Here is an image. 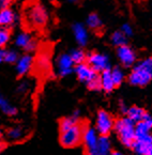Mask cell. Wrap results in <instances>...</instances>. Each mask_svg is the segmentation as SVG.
Returning <instances> with one entry per match:
<instances>
[{"mask_svg": "<svg viewBox=\"0 0 152 155\" xmlns=\"http://www.w3.org/2000/svg\"><path fill=\"white\" fill-rule=\"evenodd\" d=\"M24 21L28 27L42 28L47 23V13L45 8L39 2L32 1L24 10Z\"/></svg>", "mask_w": 152, "mask_h": 155, "instance_id": "1", "label": "cell"}, {"mask_svg": "<svg viewBox=\"0 0 152 155\" xmlns=\"http://www.w3.org/2000/svg\"><path fill=\"white\" fill-rule=\"evenodd\" d=\"M113 132L117 138L125 148H131L135 141V123L127 117H122L115 121Z\"/></svg>", "mask_w": 152, "mask_h": 155, "instance_id": "2", "label": "cell"}, {"mask_svg": "<svg viewBox=\"0 0 152 155\" xmlns=\"http://www.w3.org/2000/svg\"><path fill=\"white\" fill-rule=\"evenodd\" d=\"M152 80V57L140 61L134 66L129 76V82L136 87H145Z\"/></svg>", "mask_w": 152, "mask_h": 155, "instance_id": "3", "label": "cell"}, {"mask_svg": "<svg viewBox=\"0 0 152 155\" xmlns=\"http://www.w3.org/2000/svg\"><path fill=\"white\" fill-rule=\"evenodd\" d=\"M86 126L82 122H77L74 125H72L70 128L60 132L59 141L62 147L68 149H72L75 147H78L83 142V137Z\"/></svg>", "mask_w": 152, "mask_h": 155, "instance_id": "4", "label": "cell"}, {"mask_svg": "<svg viewBox=\"0 0 152 155\" xmlns=\"http://www.w3.org/2000/svg\"><path fill=\"white\" fill-rule=\"evenodd\" d=\"M115 119L108 111L104 109L99 110L96 120V130L99 136H108L113 130Z\"/></svg>", "mask_w": 152, "mask_h": 155, "instance_id": "5", "label": "cell"}, {"mask_svg": "<svg viewBox=\"0 0 152 155\" xmlns=\"http://www.w3.org/2000/svg\"><path fill=\"white\" fill-rule=\"evenodd\" d=\"M87 63L91 66L93 71L99 73V72H104L109 70V60L108 57L103 54L92 53L87 57Z\"/></svg>", "mask_w": 152, "mask_h": 155, "instance_id": "6", "label": "cell"}, {"mask_svg": "<svg viewBox=\"0 0 152 155\" xmlns=\"http://www.w3.org/2000/svg\"><path fill=\"white\" fill-rule=\"evenodd\" d=\"M99 134L96 133V128L91 126H86L84 132V137H83V142L85 144L86 151H93L96 150L99 142Z\"/></svg>", "mask_w": 152, "mask_h": 155, "instance_id": "7", "label": "cell"}, {"mask_svg": "<svg viewBox=\"0 0 152 155\" xmlns=\"http://www.w3.org/2000/svg\"><path fill=\"white\" fill-rule=\"evenodd\" d=\"M73 66H74V62H73L72 58H71L70 54H62L58 60H57V68H58V73L62 77L70 75L73 72Z\"/></svg>", "mask_w": 152, "mask_h": 155, "instance_id": "8", "label": "cell"}, {"mask_svg": "<svg viewBox=\"0 0 152 155\" xmlns=\"http://www.w3.org/2000/svg\"><path fill=\"white\" fill-rule=\"evenodd\" d=\"M75 73H76V76L80 81L86 82V84H88L90 80H92L93 78H96L98 76V73L93 71L88 63H80L76 65Z\"/></svg>", "mask_w": 152, "mask_h": 155, "instance_id": "9", "label": "cell"}, {"mask_svg": "<svg viewBox=\"0 0 152 155\" xmlns=\"http://www.w3.org/2000/svg\"><path fill=\"white\" fill-rule=\"evenodd\" d=\"M117 55H118V58L121 61V63L124 66H132L135 63V60H136L134 50L127 45H123L118 47Z\"/></svg>", "mask_w": 152, "mask_h": 155, "instance_id": "10", "label": "cell"}, {"mask_svg": "<svg viewBox=\"0 0 152 155\" xmlns=\"http://www.w3.org/2000/svg\"><path fill=\"white\" fill-rule=\"evenodd\" d=\"M152 144V135L147 136L145 138H140V139H135L134 143L132 146V149L134 151L136 155H146L147 150L149 147Z\"/></svg>", "mask_w": 152, "mask_h": 155, "instance_id": "11", "label": "cell"}, {"mask_svg": "<svg viewBox=\"0 0 152 155\" xmlns=\"http://www.w3.org/2000/svg\"><path fill=\"white\" fill-rule=\"evenodd\" d=\"M33 60L32 57L29 55H25L22 58L17 60V64H16V72L19 76H23L27 74L28 72L31 70Z\"/></svg>", "mask_w": 152, "mask_h": 155, "instance_id": "12", "label": "cell"}, {"mask_svg": "<svg viewBox=\"0 0 152 155\" xmlns=\"http://www.w3.org/2000/svg\"><path fill=\"white\" fill-rule=\"evenodd\" d=\"M16 45L18 47L24 48L27 51H30V50H33L34 47H35V42L32 40V38L30 37L29 34L24 32V33H21L16 39Z\"/></svg>", "mask_w": 152, "mask_h": 155, "instance_id": "13", "label": "cell"}, {"mask_svg": "<svg viewBox=\"0 0 152 155\" xmlns=\"http://www.w3.org/2000/svg\"><path fill=\"white\" fill-rule=\"evenodd\" d=\"M100 80H101V87H102V89L105 92H111L116 88V86L113 84V78H111L110 68L102 72V74L100 75Z\"/></svg>", "mask_w": 152, "mask_h": 155, "instance_id": "14", "label": "cell"}, {"mask_svg": "<svg viewBox=\"0 0 152 155\" xmlns=\"http://www.w3.org/2000/svg\"><path fill=\"white\" fill-rule=\"evenodd\" d=\"M147 111H146L144 108L141 107H138V106H132L127 109V117L133 121L135 124L140 122L141 120L144 119V117L146 116Z\"/></svg>", "mask_w": 152, "mask_h": 155, "instance_id": "15", "label": "cell"}, {"mask_svg": "<svg viewBox=\"0 0 152 155\" xmlns=\"http://www.w3.org/2000/svg\"><path fill=\"white\" fill-rule=\"evenodd\" d=\"M15 19L14 12L9 8H1L0 9V27H8L12 25Z\"/></svg>", "mask_w": 152, "mask_h": 155, "instance_id": "16", "label": "cell"}, {"mask_svg": "<svg viewBox=\"0 0 152 155\" xmlns=\"http://www.w3.org/2000/svg\"><path fill=\"white\" fill-rule=\"evenodd\" d=\"M96 151L100 155H110L111 154V142L108 136H100L99 137L98 148Z\"/></svg>", "mask_w": 152, "mask_h": 155, "instance_id": "17", "label": "cell"}, {"mask_svg": "<svg viewBox=\"0 0 152 155\" xmlns=\"http://www.w3.org/2000/svg\"><path fill=\"white\" fill-rule=\"evenodd\" d=\"M73 31H74L75 39H76L77 43L82 46L86 45L87 41H88V33H87L84 26L80 25V24H76L73 27Z\"/></svg>", "mask_w": 152, "mask_h": 155, "instance_id": "18", "label": "cell"}, {"mask_svg": "<svg viewBox=\"0 0 152 155\" xmlns=\"http://www.w3.org/2000/svg\"><path fill=\"white\" fill-rule=\"evenodd\" d=\"M0 110L7 116H15L17 114V109L12 106L5 97L0 95Z\"/></svg>", "mask_w": 152, "mask_h": 155, "instance_id": "19", "label": "cell"}, {"mask_svg": "<svg viewBox=\"0 0 152 155\" xmlns=\"http://www.w3.org/2000/svg\"><path fill=\"white\" fill-rule=\"evenodd\" d=\"M110 73L115 86L116 87L120 86L123 82V80H124V73L122 72V70L120 68H113V70H110Z\"/></svg>", "mask_w": 152, "mask_h": 155, "instance_id": "20", "label": "cell"}, {"mask_svg": "<svg viewBox=\"0 0 152 155\" xmlns=\"http://www.w3.org/2000/svg\"><path fill=\"white\" fill-rule=\"evenodd\" d=\"M70 56H71V58H72L74 64H76V65H78V64H80V63H85V61L87 60L86 54L80 49L73 50L72 53L70 54Z\"/></svg>", "mask_w": 152, "mask_h": 155, "instance_id": "21", "label": "cell"}, {"mask_svg": "<svg viewBox=\"0 0 152 155\" xmlns=\"http://www.w3.org/2000/svg\"><path fill=\"white\" fill-rule=\"evenodd\" d=\"M111 42L118 47L127 45V37L122 31H116L111 35Z\"/></svg>", "mask_w": 152, "mask_h": 155, "instance_id": "22", "label": "cell"}, {"mask_svg": "<svg viewBox=\"0 0 152 155\" xmlns=\"http://www.w3.org/2000/svg\"><path fill=\"white\" fill-rule=\"evenodd\" d=\"M87 25L93 30H98L99 28H101L102 23H101V19L96 14L92 13L88 16V19H87Z\"/></svg>", "mask_w": 152, "mask_h": 155, "instance_id": "23", "label": "cell"}, {"mask_svg": "<svg viewBox=\"0 0 152 155\" xmlns=\"http://www.w3.org/2000/svg\"><path fill=\"white\" fill-rule=\"evenodd\" d=\"M10 30L7 27H0V49H2L10 40Z\"/></svg>", "mask_w": 152, "mask_h": 155, "instance_id": "24", "label": "cell"}, {"mask_svg": "<svg viewBox=\"0 0 152 155\" xmlns=\"http://www.w3.org/2000/svg\"><path fill=\"white\" fill-rule=\"evenodd\" d=\"M8 137L11 140H19L24 137V130L21 127H12L8 132Z\"/></svg>", "mask_w": 152, "mask_h": 155, "instance_id": "25", "label": "cell"}, {"mask_svg": "<svg viewBox=\"0 0 152 155\" xmlns=\"http://www.w3.org/2000/svg\"><path fill=\"white\" fill-rule=\"evenodd\" d=\"M87 87H88V89L91 90V91H99V90L102 89V87H101L100 76L98 75L96 78H93L92 80H90V81L87 84Z\"/></svg>", "mask_w": 152, "mask_h": 155, "instance_id": "26", "label": "cell"}, {"mask_svg": "<svg viewBox=\"0 0 152 155\" xmlns=\"http://www.w3.org/2000/svg\"><path fill=\"white\" fill-rule=\"evenodd\" d=\"M18 60L17 53L13 50H7V56H5V62L8 63H14Z\"/></svg>", "mask_w": 152, "mask_h": 155, "instance_id": "27", "label": "cell"}, {"mask_svg": "<svg viewBox=\"0 0 152 155\" xmlns=\"http://www.w3.org/2000/svg\"><path fill=\"white\" fill-rule=\"evenodd\" d=\"M122 32L124 33L125 37H130L133 34V30H132V27L129 25V24H124L122 26Z\"/></svg>", "mask_w": 152, "mask_h": 155, "instance_id": "28", "label": "cell"}, {"mask_svg": "<svg viewBox=\"0 0 152 155\" xmlns=\"http://www.w3.org/2000/svg\"><path fill=\"white\" fill-rule=\"evenodd\" d=\"M5 56H7V50L0 49V63H2V62H5Z\"/></svg>", "mask_w": 152, "mask_h": 155, "instance_id": "29", "label": "cell"}, {"mask_svg": "<svg viewBox=\"0 0 152 155\" xmlns=\"http://www.w3.org/2000/svg\"><path fill=\"white\" fill-rule=\"evenodd\" d=\"M119 108H120V110L123 112V114H127V109H129V108H127V106H125L124 104H123V103H120V105H119Z\"/></svg>", "mask_w": 152, "mask_h": 155, "instance_id": "30", "label": "cell"}, {"mask_svg": "<svg viewBox=\"0 0 152 155\" xmlns=\"http://www.w3.org/2000/svg\"><path fill=\"white\" fill-rule=\"evenodd\" d=\"M86 155H100L99 152L96 150H93V151H86Z\"/></svg>", "mask_w": 152, "mask_h": 155, "instance_id": "31", "label": "cell"}, {"mask_svg": "<svg viewBox=\"0 0 152 155\" xmlns=\"http://www.w3.org/2000/svg\"><path fill=\"white\" fill-rule=\"evenodd\" d=\"M110 155H123V153L120 152V151H111Z\"/></svg>", "mask_w": 152, "mask_h": 155, "instance_id": "32", "label": "cell"}, {"mask_svg": "<svg viewBox=\"0 0 152 155\" xmlns=\"http://www.w3.org/2000/svg\"><path fill=\"white\" fill-rule=\"evenodd\" d=\"M146 155H152V144L149 147V149L147 150V153H146Z\"/></svg>", "mask_w": 152, "mask_h": 155, "instance_id": "33", "label": "cell"}, {"mask_svg": "<svg viewBox=\"0 0 152 155\" xmlns=\"http://www.w3.org/2000/svg\"><path fill=\"white\" fill-rule=\"evenodd\" d=\"M11 1H13V0H0L1 3H10Z\"/></svg>", "mask_w": 152, "mask_h": 155, "instance_id": "34", "label": "cell"}, {"mask_svg": "<svg viewBox=\"0 0 152 155\" xmlns=\"http://www.w3.org/2000/svg\"><path fill=\"white\" fill-rule=\"evenodd\" d=\"M3 149H5V144H3V143H1V142H0V153L2 152V151H3Z\"/></svg>", "mask_w": 152, "mask_h": 155, "instance_id": "35", "label": "cell"}, {"mask_svg": "<svg viewBox=\"0 0 152 155\" xmlns=\"http://www.w3.org/2000/svg\"><path fill=\"white\" fill-rule=\"evenodd\" d=\"M66 1H69V2H76L77 0H66Z\"/></svg>", "mask_w": 152, "mask_h": 155, "instance_id": "36", "label": "cell"}, {"mask_svg": "<svg viewBox=\"0 0 152 155\" xmlns=\"http://www.w3.org/2000/svg\"><path fill=\"white\" fill-rule=\"evenodd\" d=\"M1 137H2V132L0 130V139H1Z\"/></svg>", "mask_w": 152, "mask_h": 155, "instance_id": "37", "label": "cell"}, {"mask_svg": "<svg viewBox=\"0 0 152 155\" xmlns=\"http://www.w3.org/2000/svg\"><path fill=\"white\" fill-rule=\"evenodd\" d=\"M52 1H55V0H52Z\"/></svg>", "mask_w": 152, "mask_h": 155, "instance_id": "38", "label": "cell"}]
</instances>
